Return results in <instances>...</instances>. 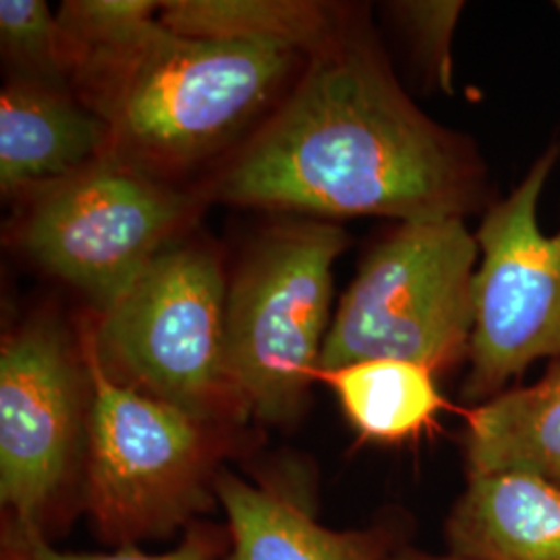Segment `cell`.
<instances>
[{"label":"cell","instance_id":"6da1fadb","mask_svg":"<svg viewBox=\"0 0 560 560\" xmlns=\"http://www.w3.org/2000/svg\"><path fill=\"white\" fill-rule=\"evenodd\" d=\"M480 161L402 92L370 27L340 20L291 96L243 143L212 196L318 217L463 219L478 206Z\"/></svg>","mask_w":560,"mask_h":560},{"label":"cell","instance_id":"7a4b0ae2","mask_svg":"<svg viewBox=\"0 0 560 560\" xmlns=\"http://www.w3.org/2000/svg\"><path fill=\"white\" fill-rule=\"evenodd\" d=\"M300 57L277 44L187 38L159 21L140 40L83 62L73 80L106 129L104 154L154 175L233 140Z\"/></svg>","mask_w":560,"mask_h":560},{"label":"cell","instance_id":"3957f363","mask_svg":"<svg viewBox=\"0 0 560 560\" xmlns=\"http://www.w3.org/2000/svg\"><path fill=\"white\" fill-rule=\"evenodd\" d=\"M80 349L92 381L81 509L96 536L125 548L201 521L219 502L229 428L203 423L113 381L88 326Z\"/></svg>","mask_w":560,"mask_h":560},{"label":"cell","instance_id":"277c9868","mask_svg":"<svg viewBox=\"0 0 560 560\" xmlns=\"http://www.w3.org/2000/svg\"><path fill=\"white\" fill-rule=\"evenodd\" d=\"M226 280L203 247H166L90 328L104 372L212 425L249 416L224 360Z\"/></svg>","mask_w":560,"mask_h":560},{"label":"cell","instance_id":"5b68a950","mask_svg":"<svg viewBox=\"0 0 560 560\" xmlns=\"http://www.w3.org/2000/svg\"><path fill=\"white\" fill-rule=\"evenodd\" d=\"M345 231L316 221L270 229L226 291L224 360L249 416L268 425L300 420L318 361L332 300V266Z\"/></svg>","mask_w":560,"mask_h":560},{"label":"cell","instance_id":"8992f818","mask_svg":"<svg viewBox=\"0 0 560 560\" xmlns=\"http://www.w3.org/2000/svg\"><path fill=\"white\" fill-rule=\"evenodd\" d=\"M480 245L463 219L400 222L361 261L322 347L318 372L370 360L432 374L469 355Z\"/></svg>","mask_w":560,"mask_h":560},{"label":"cell","instance_id":"52a82bcc","mask_svg":"<svg viewBox=\"0 0 560 560\" xmlns=\"http://www.w3.org/2000/svg\"><path fill=\"white\" fill-rule=\"evenodd\" d=\"M198 201L108 154L40 189L23 222L25 252L110 307L196 212Z\"/></svg>","mask_w":560,"mask_h":560},{"label":"cell","instance_id":"ba28073f","mask_svg":"<svg viewBox=\"0 0 560 560\" xmlns=\"http://www.w3.org/2000/svg\"><path fill=\"white\" fill-rule=\"evenodd\" d=\"M92 413L88 365L59 326L32 322L0 349L2 517L55 532L85 476Z\"/></svg>","mask_w":560,"mask_h":560},{"label":"cell","instance_id":"9c48e42d","mask_svg":"<svg viewBox=\"0 0 560 560\" xmlns=\"http://www.w3.org/2000/svg\"><path fill=\"white\" fill-rule=\"evenodd\" d=\"M560 145H550L476 233L474 332L463 399L486 402L538 360H560V231L541 233L538 203Z\"/></svg>","mask_w":560,"mask_h":560},{"label":"cell","instance_id":"30bf717a","mask_svg":"<svg viewBox=\"0 0 560 560\" xmlns=\"http://www.w3.org/2000/svg\"><path fill=\"white\" fill-rule=\"evenodd\" d=\"M217 499L229 534L221 560H390L405 548L407 525L395 517L360 529L322 525L307 474L295 465L258 481L222 469Z\"/></svg>","mask_w":560,"mask_h":560},{"label":"cell","instance_id":"8fae6325","mask_svg":"<svg viewBox=\"0 0 560 560\" xmlns=\"http://www.w3.org/2000/svg\"><path fill=\"white\" fill-rule=\"evenodd\" d=\"M106 129L59 88L18 80L0 96V189L48 187L106 152Z\"/></svg>","mask_w":560,"mask_h":560},{"label":"cell","instance_id":"7c38bea8","mask_svg":"<svg viewBox=\"0 0 560 560\" xmlns=\"http://www.w3.org/2000/svg\"><path fill=\"white\" fill-rule=\"evenodd\" d=\"M444 534L465 559L560 560V488L529 474H474Z\"/></svg>","mask_w":560,"mask_h":560},{"label":"cell","instance_id":"4fadbf2b","mask_svg":"<svg viewBox=\"0 0 560 560\" xmlns=\"http://www.w3.org/2000/svg\"><path fill=\"white\" fill-rule=\"evenodd\" d=\"M463 448L469 476L515 471L560 488V361L536 384L478 405Z\"/></svg>","mask_w":560,"mask_h":560},{"label":"cell","instance_id":"5bb4252c","mask_svg":"<svg viewBox=\"0 0 560 560\" xmlns=\"http://www.w3.org/2000/svg\"><path fill=\"white\" fill-rule=\"evenodd\" d=\"M428 368L402 360L358 361L332 372H322L349 423L368 441L397 442L418 439L446 409Z\"/></svg>","mask_w":560,"mask_h":560},{"label":"cell","instance_id":"9a60e30c","mask_svg":"<svg viewBox=\"0 0 560 560\" xmlns=\"http://www.w3.org/2000/svg\"><path fill=\"white\" fill-rule=\"evenodd\" d=\"M339 13L307 0H171L161 2V23L187 38L277 44L301 55L320 48Z\"/></svg>","mask_w":560,"mask_h":560},{"label":"cell","instance_id":"2e32d148","mask_svg":"<svg viewBox=\"0 0 560 560\" xmlns=\"http://www.w3.org/2000/svg\"><path fill=\"white\" fill-rule=\"evenodd\" d=\"M161 2L154 0H67L59 20L71 78L90 59L117 52L154 30Z\"/></svg>","mask_w":560,"mask_h":560},{"label":"cell","instance_id":"e0dca14e","mask_svg":"<svg viewBox=\"0 0 560 560\" xmlns=\"http://www.w3.org/2000/svg\"><path fill=\"white\" fill-rule=\"evenodd\" d=\"M0 44L4 57L25 71L23 80L59 88L71 75L59 20L42 0L0 2Z\"/></svg>","mask_w":560,"mask_h":560},{"label":"cell","instance_id":"ac0fdd59","mask_svg":"<svg viewBox=\"0 0 560 560\" xmlns=\"http://www.w3.org/2000/svg\"><path fill=\"white\" fill-rule=\"evenodd\" d=\"M229 546L226 527L217 523L196 521L185 529V536L177 548L150 555L138 546L117 548L115 552H62L52 546L50 538L23 525L20 521L2 517L0 527V560H221Z\"/></svg>","mask_w":560,"mask_h":560},{"label":"cell","instance_id":"d6986e66","mask_svg":"<svg viewBox=\"0 0 560 560\" xmlns=\"http://www.w3.org/2000/svg\"><path fill=\"white\" fill-rule=\"evenodd\" d=\"M395 15L409 32L425 71L446 94L453 92L451 42L459 21L463 2L453 0H409L395 2Z\"/></svg>","mask_w":560,"mask_h":560},{"label":"cell","instance_id":"ffe728a7","mask_svg":"<svg viewBox=\"0 0 560 560\" xmlns=\"http://www.w3.org/2000/svg\"><path fill=\"white\" fill-rule=\"evenodd\" d=\"M390 560H471L459 557V555H448V557H441V555H430V552H421L416 548H400L399 552Z\"/></svg>","mask_w":560,"mask_h":560},{"label":"cell","instance_id":"44dd1931","mask_svg":"<svg viewBox=\"0 0 560 560\" xmlns=\"http://www.w3.org/2000/svg\"><path fill=\"white\" fill-rule=\"evenodd\" d=\"M555 7H557V11H559V13H560V0H559V2H557V4H555Z\"/></svg>","mask_w":560,"mask_h":560}]
</instances>
